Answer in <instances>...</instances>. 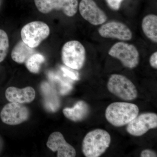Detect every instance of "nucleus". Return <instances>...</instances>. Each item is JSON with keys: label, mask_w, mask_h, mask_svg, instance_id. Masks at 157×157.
Masks as SVG:
<instances>
[{"label": "nucleus", "mask_w": 157, "mask_h": 157, "mask_svg": "<svg viewBox=\"0 0 157 157\" xmlns=\"http://www.w3.org/2000/svg\"><path fill=\"white\" fill-rule=\"evenodd\" d=\"M139 113L136 104L126 102H114L109 104L105 111V117L112 125L117 127L128 124Z\"/></svg>", "instance_id": "1"}, {"label": "nucleus", "mask_w": 157, "mask_h": 157, "mask_svg": "<svg viewBox=\"0 0 157 157\" xmlns=\"http://www.w3.org/2000/svg\"><path fill=\"white\" fill-rule=\"evenodd\" d=\"M111 137L107 131L97 129L87 133L82 140V150L85 156L98 157L109 147Z\"/></svg>", "instance_id": "2"}, {"label": "nucleus", "mask_w": 157, "mask_h": 157, "mask_svg": "<svg viewBox=\"0 0 157 157\" xmlns=\"http://www.w3.org/2000/svg\"><path fill=\"white\" fill-rule=\"evenodd\" d=\"M61 56L62 61L67 67L73 70H79L85 62V48L78 41H69L63 46Z\"/></svg>", "instance_id": "3"}, {"label": "nucleus", "mask_w": 157, "mask_h": 157, "mask_svg": "<svg viewBox=\"0 0 157 157\" xmlns=\"http://www.w3.org/2000/svg\"><path fill=\"white\" fill-rule=\"evenodd\" d=\"M107 87L109 92L124 101H132L137 97L136 86L123 75L113 74L108 80Z\"/></svg>", "instance_id": "4"}, {"label": "nucleus", "mask_w": 157, "mask_h": 157, "mask_svg": "<svg viewBox=\"0 0 157 157\" xmlns=\"http://www.w3.org/2000/svg\"><path fill=\"white\" fill-rule=\"evenodd\" d=\"M50 32L49 26L45 22L34 21L27 24L22 28L21 36V40L26 45L36 48L48 38Z\"/></svg>", "instance_id": "5"}, {"label": "nucleus", "mask_w": 157, "mask_h": 157, "mask_svg": "<svg viewBox=\"0 0 157 157\" xmlns=\"http://www.w3.org/2000/svg\"><path fill=\"white\" fill-rule=\"evenodd\" d=\"M109 55L119 60L124 66L129 69L137 67L139 54L137 48L132 44L123 42L115 43L109 49Z\"/></svg>", "instance_id": "6"}, {"label": "nucleus", "mask_w": 157, "mask_h": 157, "mask_svg": "<svg viewBox=\"0 0 157 157\" xmlns=\"http://www.w3.org/2000/svg\"><path fill=\"white\" fill-rule=\"evenodd\" d=\"M37 9L41 13L48 14L52 10H62L68 17L77 13L78 0H34Z\"/></svg>", "instance_id": "7"}, {"label": "nucleus", "mask_w": 157, "mask_h": 157, "mask_svg": "<svg viewBox=\"0 0 157 157\" xmlns=\"http://www.w3.org/2000/svg\"><path fill=\"white\" fill-rule=\"evenodd\" d=\"M28 108L23 104L10 102L3 107L0 113L1 120L4 123L16 125L24 122L29 118Z\"/></svg>", "instance_id": "8"}, {"label": "nucleus", "mask_w": 157, "mask_h": 157, "mask_svg": "<svg viewBox=\"0 0 157 157\" xmlns=\"http://www.w3.org/2000/svg\"><path fill=\"white\" fill-rule=\"evenodd\" d=\"M127 125L126 130L129 134L136 137L142 136L150 129L157 128V114L153 113H142Z\"/></svg>", "instance_id": "9"}, {"label": "nucleus", "mask_w": 157, "mask_h": 157, "mask_svg": "<svg viewBox=\"0 0 157 157\" xmlns=\"http://www.w3.org/2000/svg\"><path fill=\"white\" fill-rule=\"evenodd\" d=\"M79 11L82 17L93 25H101L107 20L106 14L94 0H81Z\"/></svg>", "instance_id": "10"}, {"label": "nucleus", "mask_w": 157, "mask_h": 157, "mask_svg": "<svg viewBox=\"0 0 157 157\" xmlns=\"http://www.w3.org/2000/svg\"><path fill=\"white\" fill-rule=\"evenodd\" d=\"M101 37L116 39L122 41L132 39V31L128 26L121 22L112 21L101 26L98 29Z\"/></svg>", "instance_id": "11"}, {"label": "nucleus", "mask_w": 157, "mask_h": 157, "mask_svg": "<svg viewBox=\"0 0 157 157\" xmlns=\"http://www.w3.org/2000/svg\"><path fill=\"white\" fill-rule=\"evenodd\" d=\"M46 145L52 151H57L58 157H74L76 151L72 145L65 140L62 133L54 132L48 137Z\"/></svg>", "instance_id": "12"}, {"label": "nucleus", "mask_w": 157, "mask_h": 157, "mask_svg": "<svg viewBox=\"0 0 157 157\" xmlns=\"http://www.w3.org/2000/svg\"><path fill=\"white\" fill-rule=\"evenodd\" d=\"M5 95L6 99L10 102L26 104L34 101L36 97V92L31 86L22 89L11 86L6 90Z\"/></svg>", "instance_id": "13"}, {"label": "nucleus", "mask_w": 157, "mask_h": 157, "mask_svg": "<svg viewBox=\"0 0 157 157\" xmlns=\"http://www.w3.org/2000/svg\"><path fill=\"white\" fill-rule=\"evenodd\" d=\"M89 106L84 101H78L72 108L63 109L64 115L68 119L74 122L80 121L87 117L89 113Z\"/></svg>", "instance_id": "14"}, {"label": "nucleus", "mask_w": 157, "mask_h": 157, "mask_svg": "<svg viewBox=\"0 0 157 157\" xmlns=\"http://www.w3.org/2000/svg\"><path fill=\"white\" fill-rule=\"evenodd\" d=\"M36 52L35 48L30 47L21 40L17 42L12 49L11 58L17 63H25L28 59Z\"/></svg>", "instance_id": "15"}, {"label": "nucleus", "mask_w": 157, "mask_h": 157, "mask_svg": "<svg viewBox=\"0 0 157 157\" xmlns=\"http://www.w3.org/2000/svg\"><path fill=\"white\" fill-rule=\"evenodd\" d=\"M142 29L144 33L149 39L155 43L157 42V16L149 14L143 18Z\"/></svg>", "instance_id": "16"}, {"label": "nucleus", "mask_w": 157, "mask_h": 157, "mask_svg": "<svg viewBox=\"0 0 157 157\" xmlns=\"http://www.w3.org/2000/svg\"><path fill=\"white\" fill-rule=\"evenodd\" d=\"M45 61V57L43 55L36 52L28 59L25 64L26 67L29 72L37 74L39 73L41 65Z\"/></svg>", "instance_id": "17"}, {"label": "nucleus", "mask_w": 157, "mask_h": 157, "mask_svg": "<svg viewBox=\"0 0 157 157\" xmlns=\"http://www.w3.org/2000/svg\"><path fill=\"white\" fill-rule=\"evenodd\" d=\"M9 42L8 35L0 29V63L6 59L9 52Z\"/></svg>", "instance_id": "18"}, {"label": "nucleus", "mask_w": 157, "mask_h": 157, "mask_svg": "<svg viewBox=\"0 0 157 157\" xmlns=\"http://www.w3.org/2000/svg\"><path fill=\"white\" fill-rule=\"evenodd\" d=\"M61 70L63 73L64 76H68L73 80H78L79 79L78 74L73 71H71L64 67H62Z\"/></svg>", "instance_id": "19"}, {"label": "nucleus", "mask_w": 157, "mask_h": 157, "mask_svg": "<svg viewBox=\"0 0 157 157\" xmlns=\"http://www.w3.org/2000/svg\"><path fill=\"white\" fill-rule=\"evenodd\" d=\"M109 7L113 10H117L120 8L121 3L123 0H106Z\"/></svg>", "instance_id": "20"}, {"label": "nucleus", "mask_w": 157, "mask_h": 157, "mask_svg": "<svg viewBox=\"0 0 157 157\" xmlns=\"http://www.w3.org/2000/svg\"><path fill=\"white\" fill-rule=\"evenodd\" d=\"M141 157H156L157 154L155 152L150 149H145L142 151L140 153Z\"/></svg>", "instance_id": "21"}, {"label": "nucleus", "mask_w": 157, "mask_h": 157, "mask_svg": "<svg viewBox=\"0 0 157 157\" xmlns=\"http://www.w3.org/2000/svg\"><path fill=\"white\" fill-rule=\"evenodd\" d=\"M149 63L152 67L157 69V52L153 53L150 58Z\"/></svg>", "instance_id": "22"}]
</instances>
